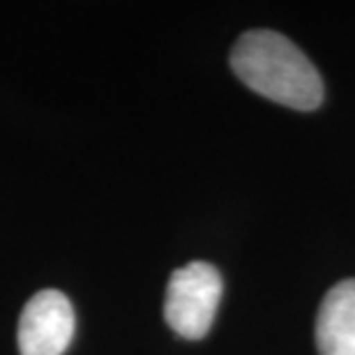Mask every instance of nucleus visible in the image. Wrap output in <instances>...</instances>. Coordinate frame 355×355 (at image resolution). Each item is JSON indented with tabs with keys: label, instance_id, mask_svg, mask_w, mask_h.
I'll return each instance as SVG.
<instances>
[{
	"label": "nucleus",
	"instance_id": "f03ea898",
	"mask_svg": "<svg viewBox=\"0 0 355 355\" xmlns=\"http://www.w3.org/2000/svg\"><path fill=\"white\" fill-rule=\"evenodd\" d=\"M222 293V275L215 266L194 261L178 268L166 286V323L182 339H203L217 316Z\"/></svg>",
	"mask_w": 355,
	"mask_h": 355
},
{
	"label": "nucleus",
	"instance_id": "20e7f679",
	"mask_svg": "<svg viewBox=\"0 0 355 355\" xmlns=\"http://www.w3.org/2000/svg\"><path fill=\"white\" fill-rule=\"evenodd\" d=\"M316 349L321 355H355V279L335 284L316 316Z\"/></svg>",
	"mask_w": 355,
	"mask_h": 355
},
{
	"label": "nucleus",
	"instance_id": "f257e3e1",
	"mask_svg": "<svg viewBox=\"0 0 355 355\" xmlns=\"http://www.w3.org/2000/svg\"><path fill=\"white\" fill-rule=\"evenodd\" d=\"M231 67L247 88L277 104L311 111L323 102V81L316 67L279 33H245L231 51Z\"/></svg>",
	"mask_w": 355,
	"mask_h": 355
},
{
	"label": "nucleus",
	"instance_id": "7ed1b4c3",
	"mask_svg": "<svg viewBox=\"0 0 355 355\" xmlns=\"http://www.w3.org/2000/svg\"><path fill=\"white\" fill-rule=\"evenodd\" d=\"M74 337V309L53 288L35 293L19 318L21 355H62Z\"/></svg>",
	"mask_w": 355,
	"mask_h": 355
}]
</instances>
